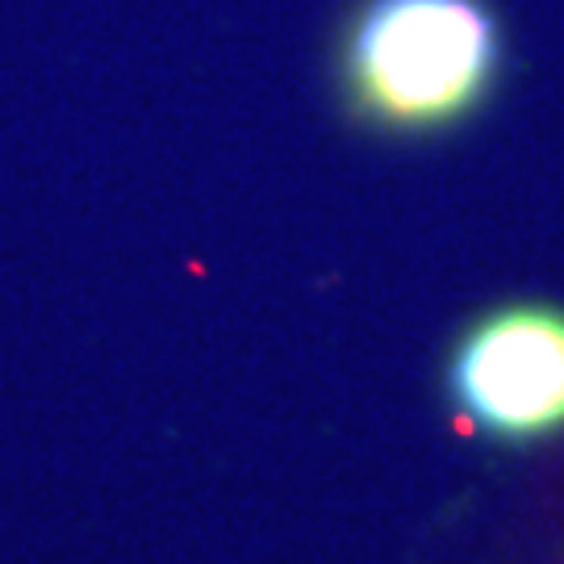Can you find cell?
<instances>
[{
    "label": "cell",
    "instance_id": "6da1fadb",
    "mask_svg": "<svg viewBox=\"0 0 564 564\" xmlns=\"http://www.w3.org/2000/svg\"><path fill=\"white\" fill-rule=\"evenodd\" d=\"M506 76L494 0H351L335 34L347 118L384 139H440L481 118Z\"/></svg>",
    "mask_w": 564,
    "mask_h": 564
},
{
    "label": "cell",
    "instance_id": "7a4b0ae2",
    "mask_svg": "<svg viewBox=\"0 0 564 564\" xmlns=\"http://www.w3.org/2000/svg\"><path fill=\"white\" fill-rule=\"evenodd\" d=\"M447 398L489 444L564 435V310L506 302L464 326L447 356Z\"/></svg>",
    "mask_w": 564,
    "mask_h": 564
}]
</instances>
